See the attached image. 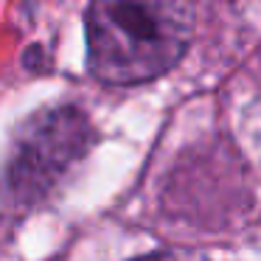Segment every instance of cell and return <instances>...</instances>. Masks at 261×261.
<instances>
[{
	"instance_id": "obj_3",
	"label": "cell",
	"mask_w": 261,
	"mask_h": 261,
	"mask_svg": "<svg viewBox=\"0 0 261 261\" xmlns=\"http://www.w3.org/2000/svg\"><path fill=\"white\" fill-rule=\"evenodd\" d=\"M135 261H205L202 255L197 253H182V250H174V253H154V255H143V258Z\"/></svg>"
},
{
	"instance_id": "obj_1",
	"label": "cell",
	"mask_w": 261,
	"mask_h": 261,
	"mask_svg": "<svg viewBox=\"0 0 261 261\" xmlns=\"http://www.w3.org/2000/svg\"><path fill=\"white\" fill-rule=\"evenodd\" d=\"M87 62L104 85H141L171 70L191 42L188 0H93Z\"/></svg>"
},
{
	"instance_id": "obj_2",
	"label": "cell",
	"mask_w": 261,
	"mask_h": 261,
	"mask_svg": "<svg viewBox=\"0 0 261 261\" xmlns=\"http://www.w3.org/2000/svg\"><path fill=\"white\" fill-rule=\"evenodd\" d=\"M93 141L79 110H54L29 124L12 160V182L23 197H40Z\"/></svg>"
}]
</instances>
